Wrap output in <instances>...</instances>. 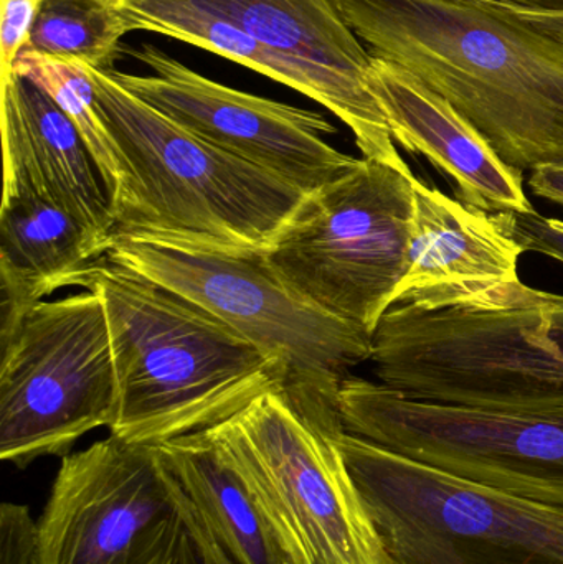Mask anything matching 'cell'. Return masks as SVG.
<instances>
[{"label":"cell","instance_id":"cell-1","mask_svg":"<svg viewBox=\"0 0 563 564\" xmlns=\"http://www.w3.org/2000/svg\"><path fill=\"white\" fill-rule=\"evenodd\" d=\"M376 58L445 98L518 171L563 159V35L459 0H336Z\"/></svg>","mask_w":563,"mask_h":564},{"label":"cell","instance_id":"cell-2","mask_svg":"<svg viewBox=\"0 0 563 564\" xmlns=\"http://www.w3.org/2000/svg\"><path fill=\"white\" fill-rule=\"evenodd\" d=\"M79 288L102 295L111 330L118 413L109 431L145 446L220 426L288 371L243 335L177 292L108 257Z\"/></svg>","mask_w":563,"mask_h":564},{"label":"cell","instance_id":"cell-3","mask_svg":"<svg viewBox=\"0 0 563 564\" xmlns=\"http://www.w3.org/2000/svg\"><path fill=\"white\" fill-rule=\"evenodd\" d=\"M370 361L380 383L413 400L563 411V295L519 281L466 307L392 305L373 332Z\"/></svg>","mask_w":563,"mask_h":564},{"label":"cell","instance_id":"cell-4","mask_svg":"<svg viewBox=\"0 0 563 564\" xmlns=\"http://www.w3.org/2000/svg\"><path fill=\"white\" fill-rule=\"evenodd\" d=\"M85 69L121 164L112 235L270 248L303 191L181 128L111 69Z\"/></svg>","mask_w":563,"mask_h":564},{"label":"cell","instance_id":"cell-5","mask_svg":"<svg viewBox=\"0 0 563 564\" xmlns=\"http://www.w3.org/2000/svg\"><path fill=\"white\" fill-rule=\"evenodd\" d=\"M106 257L194 302L280 361L293 393L337 403L350 371L372 358V335L307 301L264 248L116 234Z\"/></svg>","mask_w":563,"mask_h":564},{"label":"cell","instance_id":"cell-6","mask_svg":"<svg viewBox=\"0 0 563 564\" xmlns=\"http://www.w3.org/2000/svg\"><path fill=\"white\" fill-rule=\"evenodd\" d=\"M337 446L386 564H563V509L473 482L354 434Z\"/></svg>","mask_w":563,"mask_h":564},{"label":"cell","instance_id":"cell-7","mask_svg":"<svg viewBox=\"0 0 563 564\" xmlns=\"http://www.w3.org/2000/svg\"><path fill=\"white\" fill-rule=\"evenodd\" d=\"M33 564H218L159 446L109 434L62 457Z\"/></svg>","mask_w":563,"mask_h":564},{"label":"cell","instance_id":"cell-8","mask_svg":"<svg viewBox=\"0 0 563 564\" xmlns=\"http://www.w3.org/2000/svg\"><path fill=\"white\" fill-rule=\"evenodd\" d=\"M415 182L409 165L359 159L306 194L268 260L307 301L373 335L409 263Z\"/></svg>","mask_w":563,"mask_h":564},{"label":"cell","instance_id":"cell-9","mask_svg":"<svg viewBox=\"0 0 563 564\" xmlns=\"http://www.w3.org/2000/svg\"><path fill=\"white\" fill-rule=\"evenodd\" d=\"M212 430L250 474L307 564H386L337 446L346 431L339 404L278 388Z\"/></svg>","mask_w":563,"mask_h":564},{"label":"cell","instance_id":"cell-10","mask_svg":"<svg viewBox=\"0 0 563 564\" xmlns=\"http://www.w3.org/2000/svg\"><path fill=\"white\" fill-rule=\"evenodd\" d=\"M0 459L25 469L65 457L111 427L118 377L105 301L96 289L33 305L0 335Z\"/></svg>","mask_w":563,"mask_h":564},{"label":"cell","instance_id":"cell-11","mask_svg":"<svg viewBox=\"0 0 563 564\" xmlns=\"http://www.w3.org/2000/svg\"><path fill=\"white\" fill-rule=\"evenodd\" d=\"M347 433L473 482L563 509V411L499 413L413 400L347 377Z\"/></svg>","mask_w":563,"mask_h":564},{"label":"cell","instance_id":"cell-12","mask_svg":"<svg viewBox=\"0 0 563 564\" xmlns=\"http://www.w3.org/2000/svg\"><path fill=\"white\" fill-rule=\"evenodd\" d=\"M122 50L152 75L111 69L119 85L208 144L304 194L329 184L359 161L327 144L336 128L320 112L228 88L149 43Z\"/></svg>","mask_w":563,"mask_h":564},{"label":"cell","instance_id":"cell-13","mask_svg":"<svg viewBox=\"0 0 563 564\" xmlns=\"http://www.w3.org/2000/svg\"><path fill=\"white\" fill-rule=\"evenodd\" d=\"M243 26L274 52L313 69L333 86L344 124L364 158L407 167L389 121L369 85L373 56L336 0H195Z\"/></svg>","mask_w":563,"mask_h":564},{"label":"cell","instance_id":"cell-14","mask_svg":"<svg viewBox=\"0 0 563 564\" xmlns=\"http://www.w3.org/2000/svg\"><path fill=\"white\" fill-rule=\"evenodd\" d=\"M526 253L495 214L415 182V221L405 274L392 305L466 307L519 282Z\"/></svg>","mask_w":563,"mask_h":564},{"label":"cell","instance_id":"cell-15","mask_svg":"<svg viewBox=\"0 0 563 564\" xmlns=\"http://www.w3.org/2000/svg\"><path fill=\"white\" fill-rule=\"evenodd\" d=\"M3 191L39 195L112 238L111 197L75 122L22 76L2 82Z\"/></svg>","mask_w":563,"mask_h":564},{"label":"cell","instance_id":"cell-16","mask_svg":"<svg viewBox=\"0 0 563 564\" xmlns=\"http://www.w3.org/2000/svg\"><path fill=\"white\" fill-rule=\"evenodd\" d=\"M370 89L393 141L425 155L456 184L459 200L489 214L535 212L522 172L506 164L486 139L446 101L405 69L373 56Z\"/></svg>","mask_w":563,"mask_h":564},{"label":"cell","instance_id":"cell-17","mask_svg":"<svg viewBox=\"0 0 563 564\" xmlns=\"http://www.w3.org/2000/svg\"><path fill=\"white\" fill-rule=\"evenodd\" d=\"M218 564H307L250 474L214 430L161 444Z\"/></svg>","mask_w":563,"mask_h":564},{"label":"cell","instance_id":"cell-18","mask_svg":"<svg viewBox=\"0 0 563 564\" xmlns=\"http://www.w3.org/2000/svg\"><path fill=\"white\" fill-rule=\"evenodd\" d=\"M102 237L58 205L22 191H3L0 205V335L53 292L79 285L108 254Z\"/></svg>","mask_w":563,"mask_h":564},{"label":"cell","instance_id":"cell-19","mask_svg":"<svg viewBox=\"0 0 563 564\" xmlns=\"http://www.w3.org/2000/svg\"><path fill=\"white\" fill-rule=\"evenodd\" d=\"M126 33H161L217 53L307 96L344 121V106L329 83L313 69L274 52L243 26L195 0H102Z\"/></svg>","mask_w":563,"mask_h":564},{"label":"cell","instance_id":"cell-20","mask_svg":"<svg viewBox=\"0 0 563 564\" xmlns=\"http://www.w3.org/2000/svg\"><path fill=\"white\" fill-rule=\"evenodd\" d=\"M12 73L42 88L75 122L98 164L112 204L121 191V164L111 132L96 106L95 88L85 65L76 59L45 55L26 45L17 56Z\"/></svg>","mask_w":563,"mask_h":564},{"label":"cell","instance_id":"cell-21","mask_svg":"<svg viewBox=\"0 0 563 564\" xmlns=\"http://www.w3.org/2000/svg\"><path fill=\"white\" fill-rule=\"evenodd\" d=\"M126 35L102 0H45L29 45L45 55L112 69Z\"/></svg>","mask_w":563,"mask_h":564},{"label":"cell","instance_id":"cell-22","mask_svg":"<svg viewBox=\"0 0 563 564\" xmlns=\"http://www.w3.org/2000/svg\"><path fill=\"white\" fill-rule=\"evenodd\" d=\"M506 234L524 251H535L563 263V220L539 215L501 212L495 214Z\"/></svg>","mask_w":563,"mask_h":564},{"label":"cell","instance_id":"cell-23","mask_svg":"<svg viewBox=\"0 0 563 564\" xmlns=\"http://www.w3.org/2000/svg\"><path fill=\"white\" fill-rule=\"evenodd\" d=\"M0 82L12 75L13 63L30 43L45 0H0Z\"/></svg>","mask_w":563,"mask_h":564},{"label":"cell","instance_id":"cell-24","mask_svg":"<svg viewBox=\"0 0 563 564\" xmlns=\"http://www.w3.org/2000/svg\"><path fill=\"white\" fill-rule=\"evenodd\" d=\"M39 523L22 503L3 502L0 507V564H33Z\"/></svg>","mask_w":563,"mask_h":564},{"label":"cell","instance_id":"cell-25","mask_svg":"<svg viewBox=\"0 0 563 564\" xmlns=\"http://www.w3.org/2000/svg\"><path fill=\"white\" fill-rule=\"evenodd\" d=\"M529 187L538 197L548 198L563 207V159L534 169Z\"/></svg>","mask_w":563,"mask_h":564},{"label":"cell","instance_id":"cell-26","mask_svg":"<svg viewBox=\"0 0 563 564\" xmlns=\"http://www.w3.org/2000/svg\"><path fill=\"white\" fill-rule=\"evenodd\" d=\"M459 2L473 3V6H481L488 7V9L499 10V12L509 13V15L518 17V19L528 20V22L535 23V25L542 26V29H548L555 33H562L563 35V20L524 12V10L511 6V3L506 2V0H459Z\"/></svg>","mask_w":563,"mask_h":564},{"label":"cell","instance_id":"cell-27","mask_svg":"<svg viewBox=\"0 0 563 564\" xmlns=\"http://www.w3.org/2000/svg\"><path fill=\"white\" fill-rule=\"evenodd\" d=\"M506 2L524 10V12L563 20V0H506Z\"/></svg>","mask_w":563,"mask_h":564}]
</instances>
